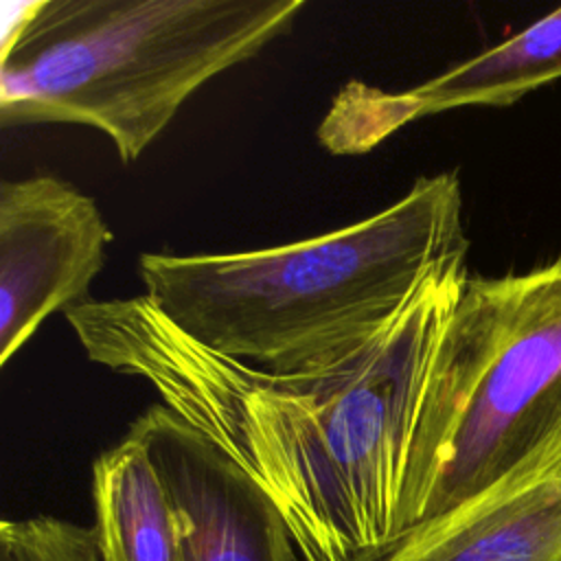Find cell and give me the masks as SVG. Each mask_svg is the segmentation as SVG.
I'll return each mask as SVG.
<instances>
[{
  "label": "cell",
  "mask_w": 561,
  "mask_h": 561,
  "mask_svg": "<svg viewBox=\"0 0 561 561\" xmlns=\"http://www.w3.org/2000/svg\"><path fill=\"white\" fill-rule=\"evenodd\" d=\"M467 276V263L436 270L366 346L296 375L195 342L145 294L64 316L92 362L145 379L267 493L302 561H383L405 539L414 421Z\"/></svg>",
  "instance_id": "cell-1"
},
{
  "label": "cell",
  "mask_w": 561,
  "mask_h": 561,
  "mask_svg": "<svg viewBox=\"0 0 561 561\" xmlns=\"http://www.w3.org/2000/svg\"><path fill=\"white\" fill-rule=\"evenodd\" d=\"M467 250L460 180L445 171L331 232L224 254L145 252L138 274L149 302L195 342L296 375L366 346Z\"/></svg>",
  "instance_id": "cell-2"
},
{
  "label": "cell",
  "mask_w": 561,
  "mask_h": 561,
  "mask_svg": "<svg viewBox=\"0 0 561 561\" xmlns=\"http://www.w3.org/2000/svg\"><path fill=\"white\" fill-rule=\"evenodd\" d=\"M305 0H33L0 44V123H70L134 162L210 79L256 57Z\"/></svg>",
  "instance_id": "cell-3"
},
{
  "label": "cell",
  "mask_w": 561,
  "mask_h": 561,
  "mask_svg": "<svg viewBox=\"0 0 561 561\" xmlns=\"http://www.w3.org/2000/svg\"><path fill=\"white\" fill-rule=\"evenodd\" d=\"M561 434V259L467 276L419 403L405 537Z\"/></svg>",
  "instance_id": "cell-4"
},
{
  "label": "cell",
  "mask_w": 561,
  "mask_h": 561,
  "mask_svg": "<svg viewBox=\"0 0 561 561\" xmlns=\"http://www.w3.org/2000/svg\"><path fill=\"white\" fill-rule=\"evenodd\" d=\"M114 234L96 202L55 175L0 184V366L53 311L83 298Z\"/></svg>",
  "instance_id": "cell-5"
},
{
  "label": "cell",
  "mask_w": 561,
  "mask_h": 561,
  "mask_svg": "<svg viewBox=\"0 0 561 561\" xmlns=\"http://www.w3.org/2000/svg\"><path fill=\"white\" fill-rule=\"evenodd\" d=\"M557 79H561V7L419 85L383 90L348 81L333 96L316 136L335 156H359L419 118L471 105L504 107Z\"/></svg>",
  "instance_id": "cell-6"
},
{
  "label": "cell",
  "mask_w": 561,
  "mask_h": 561,
  "mask_svg": "<svg viewBox=\"0 0 561 561\" xmlns=\"http://www.w3.org/2000/svg\"><path fill=\"white\" fill-rule=\"evenodd\" d=\"M129 430L147 445L169 489L186 561H296L276 504L210 440L162 403Z\"/></svg>",
  "instance_id": "cell-7"
},
{
  "label": "cell",
  "mask_w": 561,
  "mask_h": 561,
  "mask_svg": "<svg viewBox=\"0 0 561 561\" xmlns=\"http://www.w3.org/2000/svg\"><path fill=\"white\" fill-rule=\"evenodd\" d=\"M383 561H561V434Z\"/></svg>",
  "instance_id": "cell-8"
},
{
  "label": "cell",
  "mask_w": 561,
  "mask_h": 561,
  "mask_svg": "<svg viewBox=\"0 0 561 561\" xmlns=\"http://www.w3.org/2000/svg\"><path fill=\"white\" fill-rule=\"evenodd\" d=\"M92 500L99 561H186L175 504L131 430L94 460Z\"/></svg>",
  "instance_id": "cell-9"
},
{
  "label": "cell",
  "mask_w": 561,
  "mask_h": 561,
  "mask_svg": "<svg viewBox=\"0 0 561 561\" xmlns=\"http://www.w3.org/2000/svg\"><path fill=\"white\" fill-rule=\"evenodd\" d=\"M20 543L26 561H99L94 533L59 517L2 519Z\"/></svg>",
  "instance_id": "cell-10"
},
{
  "label": "cell",
  "mask_w": 561,
  "mask_h": 561,
  "mask_svg": "<svg viewBox=\"0 0 561 561\" xmlns=\"http://www.w3.org/2000/svg\"><path fill=\"white\" fill-rule=\"evenodd\" d=\"M0 561H26L20 543L4 526H0Z\"/></svg>",
  "instance_id": "cell-11"
}]
</instances>
